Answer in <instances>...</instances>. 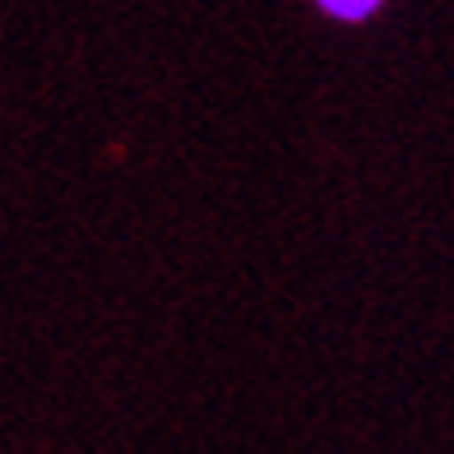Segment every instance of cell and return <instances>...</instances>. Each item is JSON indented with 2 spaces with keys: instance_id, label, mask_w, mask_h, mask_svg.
Returning a JSON list of instances; mask_svg holds the SVG:
<instances>
[{
  "instance_id": "obj_1",
  "label": "cell",
  "mask_w": 454,
  "mask_h": 454,
  "mask_svg": "<svg viewBox=\"0 0 454 454\" xmlns=\"http://www.w3.org/2000/svg\"><path fill=\"white\" fill-rule=\"evenodd\" d=\"M385 5V0H320V10L329 19H343V24H362V19H371Z\"/></svg>"
}]
</instances>
